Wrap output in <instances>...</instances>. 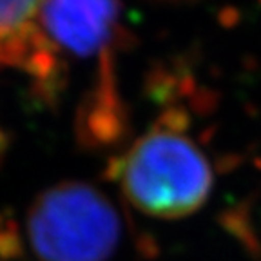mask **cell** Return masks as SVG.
<instances>
[{"label": "cell", "instance_id": "cell-1", "mask_svg": "<svg viewBox=\"0 0 261 261\" xmlns=\"http://www.w3.org/2000/svg\"><path fill=\"white\" fill-rule=\"evenodd\" d=\"M133 207L151 218L189 216L211 194L212 169L201 147L174 123L158 122L111 167Z\"/></svg>", "mask_w": 261, "mask_h": 261}, {"label": "cell", "instance_id": "cell-2", "mask_svg": "<svg viewBox=\"0 0 261 261\" xmlns=\"http://www.w3.org/2000/svg\"><path fill=\"white\" fill-rule=\"evenodd\" d=\"M28 218L29 243L44 261H106L122 230L113 203L78 181L40 194Z\"/></svg>", "mask_w": 261, "mask_h": 261}, {"label": "cell", "instance_id": "cell-3", "mask_svg": "<svg viewBox=\"0 0 261 261\" xmlns=\"http://www.w3.org/2000/svg\"><path fill=\"white\" fill-rule=\"evenodd\" d=\"M122 13L118 0H45L40 29L57 62L58 53L107 58L116 44Z\"/></svg>", "mask_w": 261, "mask_h": 261}, {"label": "cell", "instance_id": "cell-4", "mask_svg": "<svg viewBox=\"0 0 261 261\" xmlns=\"http://www.w3.org/2000/svg\"><path fill=\"white\" fill-rule=\"evenodd\" d=\"M45 0H0V64L49 76L57 62L40 29Z\"/></svg>", "mask_w": 261, "mask_h": 261}]
</instances>
